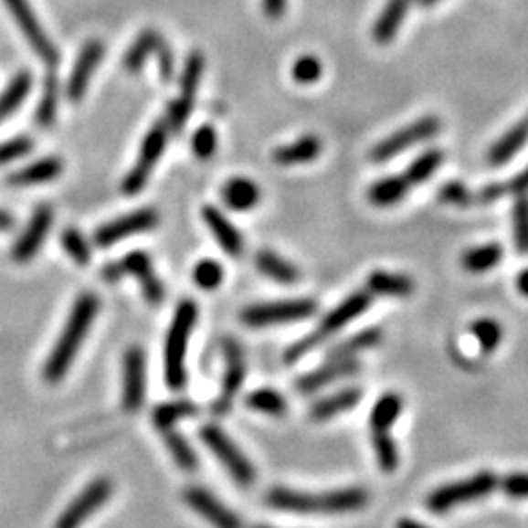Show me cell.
Returning <instances> with one entry per match:
<instances>
[{"instance_id": "obj_54", "label": "cell", "mask_w": 528, "mask_h": 528, "mask_svg": "<svg viewBox=\"0 0 528 528\" xmlns=\"http://www.w3.org/2000/svg\"><path fill=\"white\" fill-rule=\"evenodd\" d=\"M14 224H16V221H14V217L6 210H0V233L12 231Z\"/></svg>"}, {"instance_id": "obj_7", "label": "cell", "mask_w": 528, "mask_h": 528, "mask_svg": "<svg viewBox=\"0 0 528 528\" xmlns=\"http://www.w3.org/2000/svg\"><path fill=\"white\" fill-rule=\"evenodd\" d=\"M166 142H169V123L157 121L143 139V145L137 155L135 166L128 173V176L123 178L121 192L126 194V196H135V194L145 188L153 169H155L157 161L164 153Z\"/></svg>"}, {"instance_id": "obj_28", "label": "cell", "mask_w": 528, "mask_h": 528, "mask_svg": "<svg viewBox=\"0 0 528 528\" xmlns=\"http://www.w3.org/2000/svg\"><path fill=\"white\" fill-rule=\"evenodd\" d=\"M368 288L374 291V294H380V296L406 298L413 294L415 282L406 274L376 270L368 276Z\"/></svg>"}, {"instance_id": "obj_22", "label": "cell", "mask_w": 528, "mask_h": 528, "mask_svg": "<svg viewBox=\"0 0 528 528\" xmlns=\"http://www.w3.org/2000/svg\"><path fill=\"white\" fill-rule=\"evenodd\" d=\"M61 173H63L61 159L46 157V159H39L32 164L24 166L22 171L12 173L8 176V185H12V186L44 185V183H51V180L58 178Z\"/></svg>"}, {"instance_id": "obj_37", "label": "cell", "mask_w": 528, "mask_h": 528, "mask_svg": "<svg viewBox=\"0 0 528 528\" xmlns=\"http://www.w3.org/2000/svg\"><path fill=\"white\" fill-rule=\"evenodd\" d=\"M30 89H32L30 73H20L12 79L8 89L0 94V121H5L14 110L22 106Z\"/></svg>"}, {"instance_id": "obj_49", "label": "cell", "mask_w": 528, "mask_h": 528, "mask_svg": "<svg viewBox=\"0 0 528 528\" xmlns=\"http://www.w3.org/2000/svg\"><path fill=\"white\" fill-rule=\"evenodd\" d=\"M438 200L444 204H450V206L466 207L476 198H474V194L468 190L466 185L458 183V180H452V183H447L438 190Z\"/></svg>"}, {"instance_id": "obj_13", "label": "cell", "mask_w": 528, "mask_h": 528, "mask_svg": "<svg viewBox=\"0 0 528 528\" xmlns=\"http://www.w3.org/2000/svg\"><path fill=\"white\" fill-rule=\"evenodd\" d=\"M5 5L39 58L48 65L58 63L59 61L58 48L53 46V41L48 37L46 30L37 22V16L34 14L30 3H27V0H5Z\"/></svg>"}, {"instance_id": "obj_5", "label": "cell", "mask_w": 528, "mask_h": 528, "mask_svg": "<svg viewBox=\"0 0 528 528\" xmlns=\"http://www.w3.org/2000/svg\"><path fill=\"white\" fill-rule=\"evenodd\" d=\"M497 488V478L491 471H480L476 476H470L460 481H452L437 488L427 497V507L433 512H449L454 507H460L464 503L478 502L485 495L493 493Z\"/></svg>"}, {"instance_id": "obj_43", "label": "cell", "mask_w": 528, "mask_h": 528, "mask_svg": "<svg viewBox=\"0 0 528 528\" xmlns=\"http://www.w3.org/2000/svg\"><path fill=\"white\" fill-rule=\"evenodd\" d=\"M512 235H515L517 251L528 255V194L517 196L512 206Z\"/></svg>"}, {"instance_id": "obj_50", "label": "cell", "mask_w": 528, "mask_h": 528, "mask_svg": "<svg viewBox=\"0 0 528 528\" xmlns=\"http://www.w3.org/2000/svg\"><path fill=\"white\" fill-rule=\"evenodd\" d=\"M217 147V135L212 126H202L192 135V151L198 159H210Z\"/></svg>"}, {"instance_id": "obj_52", "label": "cell", "mask_w": 528, "mask_h": 528, "mask_svg": "<svg viewBox=\"0 0 528 528\" xmlns=\"http://www.w3.org/2000/svg\"><path fill=\"white\" fill-rule=\"evenodd\" d=\"M155 55H157V59H159V71H161V77L164 80H171L173 79V73H174V55L169 48V44H166L164 39L159 41V46L155 49Z\"/></svg>"}, {"instance_id": "obj_20", "label": "cell", "mask_w": 528, "mask_h": 528, "mask_svg": "<svg viewBox=\"0 0 528 528\" xmlns=\"http://www.w3.org/2000/svg\"><path fill=\"white\" fill-rule=\"evenodd\" d=\"M360 370V364L354 358H333V363H327L323 368H317L310 374H305L296 382V390L301 394H313L323 390L325 385L337 382L341 378L353 376Z\"/></svg>"}, {"instance_id": "obj_41", "label": "cell", "mask_w": 528, "mask_h": 528, "mask_svg": "<svg viewBox=\"0 0 528 528\" xmlns=\"http://www.w3.org/2000/svg\"><path fill=\"white\" fill-rule=\"evenodd\" d=\"M470 331H471V335L476 337V341L480 343L481 353H485V354L493 353L503 339L502 325H499L495 319H488V317L478 319V322L471 323Z\"/></svg>"}, {"instance_id": "obj_32", "label": "cell", "mask_w": 528, "mask_h": 528, "mask_svg": "<svg viewBox=\"0 0 528 528\" xmlns=\"http://www.w3.org/2000/svg\"><path fill=\"white\" fill-rule=\"evenodd\" d=\"M161 39L163 37L155 30H145V32L139 34L137 39L132 44V48L128 49L126 58H123V67H126L130 73L142 71L145 61L151 58L153 53H155Z\"/></svg>"}, {"instance_id": "obj_47", "label": "cell", "mask_w": 528, "mask_h": 528, "mask_svg": "<svg viewBox=\"0 0 528 528\" xmlns=\"http://www.w3.org/2000/svg\"><path fill=\"white\" fill-rule=\"evenodd\" d=\"M194 282L202 290H216L224 282V269L216 260H202L194 269Z\"/></svg>"}, {"instance_id": "obj_58", "label": "cell", "mask_w": 528, "mask_h": 528, "mask_svg": "<svg viewBox=\"0 0 528 528\" xmlns=\"http://www.w3.org/2000/svg\"><path fill=\"white\" fill-rule=\"evenodd\" d=\"M257 528H270V526H257Z\"/></svg>"}, {"instance_id": "obj_40", "label": "cell", "mask_w": 528, "mask_h": 528, "mask_svg": "<svg viewBox=\"0 0 528 528\" xmlns=\"http://www.w3.org/2000/svg\"><path fill=\"white\" fill-rule=\"evenodd\" d=\"M247 406L264 413V415H270V417H282L288 409V403L286 399L278 394L276 390H269V387H262V390L251 392L247 396Z\"/></svg>"}, {"instance_id": "obj_53", "label": "cell", "mask_w": 528, "mask_h": 528, "mask_svg": "<svg viewBox=\"0 0 528 528\" xmlns=\"http://www.w3.org/2000/svg\"><path fill=\"white\" fill-rule=\"evenodd\" d=\"M286 6H288V0H262L264 14H267V16L272 20L280 18L286 12Z\"/></svg>"}, {"instance_id": "obj_15", "label": "cell", "mask_w": 528, "mask_h": 528, "mask_svg": "<svg viewBox=\"0 0 528 528\" xmlns=\"http://www.w3.org/2000/svg\"><path fill=\"white\" fill-rule=\"evenodd\" d=\"M147 366L145 353L133 346L123 356V384H121V401L126 411H137L143 406L147 390Z\"/></svg>"}, {"instance_id": "obj_2", "label": "cell", "mask_w": 528, "mask_h": 528, "mask_svg": "<svg viewBox=\"0 0 528 528\" xmlns=\"http://www.w3.org/2000/svg\"><path fill=\"white\" fill-rule=\"evenodd\" d=\"M269 505L288 512H305V515H341L364 509L368 491L363 488H344L337 491L305 493L276 488L267 497Z\"/></svg>"}, {"instance_id": "obj_25", "label": "cell", "mask_w": 528, "mask_h": 528, "mask_svg": "<svg viewBox=\"0 0 528 528\" xmlns=\"http://www.w3.org/2000/svg\"><path fill=\"white\" fill-rule=\"evenodd\" d=\"M409 5L411 0H387V5L382 10L376 24H374L372 32L374 39H376L378 44H390V41L397 36L403 18H406V14L409 10Z\"/></svg>"}, {"instance_id": "obj_18", "label": "cell", "mask_w": 528, "mask_h": 528, "mask_svg": "<svg viewBox=\"0 0 528 528\" xmlns=\"http://www.w3.org/2000/svg\"><path fill=\"white\" fill-rule=\"evenodd\" d=\"M53 226V210L49 206H39L34 212L30 224L26 226L20 239L12 247V259L16 262H30L44 245Z\"/></svg>"}, {"instance_id": "obj_51", "label": "cell", "mask_w": 528, "mask_h": 528, "mask_svg": "<svg viewBox=\"0 0 528 528\" xmlns=\"http://www.w3.org/2000/svg\"><path fill=\"white\" fill-rule=\"evenodd\" d=\"M503 491L512 499H528V474H509L503 480Z\"/></svg>"}, {"instance_id": "obj_21", "label": "cell", "mask_w": 528, "mask_h": 528, "mask_svg": "<svg viewBox=\"0 0 528 528\" xmlns=\"http://www.w3.org/2000/svg\"><path fill=\"white\" fill-rule=\"evenodd\" d=\"M202 217L206 221L207 229L214 233V238L219 243V247L224 248V251L229 257H233V259L241 257V253H243V235L233 227L231 221L214 206H206L204 210H202Z\"/></svg>"}, {"instance_id": "obj_19", "label": "cell", "mask_w": 528, "mask_h": 528, "mask_svg": "<svg viewBox=\"0 0 528 528\" xmlns=\"http://www.w3.org/2000/svg\"><path fill=\"white\" fill-rule=\"evenodd\" d=\"M224 354H226V374H224V385H221V396L216 403V413H226L231 406V401L241 390L245 380V358L241 346L227 339L224 343Z\"/></svg>"}, {"instance_id": "obj_34", "label": "cell", "mask_w": 528, "mask_h": 528, "mask_svg": "<svg viewBox=\"0 0 528 528\" xmlns=\"http://www.w3.org/2000/svg\"><path fill=\"white\" fill-rule=\"evenodd\" d=\"M442 161H444V153L440 149H428L407 166V171L403 176H406L409 186L423 185L438 171Z\"/></svg>"}, {"instance_id": "obj_33", "label": "cell", "mask_w": 528, "mask_h": 528, "mask_svg": "<svg viewBox=\"0 0 528 528\" xmlns=\"http://www.w3.org/2000/svg\"><path fill=\"white\" fill-rule=\"evenodd\" d=\"M403 411V399L399 394H385L374 403L370 413L372 430H390Z\"/></svg>"}, {"instance_id": "obj_16", "label": "cell", "mask_w": 528, "mask_h": 528, "mask_svg": "<svg viewBox=\"0 0 528 528\" xmlns=\"http://www.w3.org/2000/svg\"><path fill=\"white\" fill-rule=\"evenodd\" d=\"M185 499L188 507L196 511L198 515L210 523L214 528H243L241 519L207 490L188 488L185 491Z\"/></svg>"}, {"instance_id": "obj_48", "label": "cell", "mask_w": 528, "mask_h": 528, "mask_svg": "<svg viewBox=\"0 0 528 528\" xmlns=\"http://www.w3.org/2000/svg\"><path fill=\"white\" fill-rule=\"evenodd\" d=\"M32 149H34V142L27 135L8 139V142L0 143V166L26 157Z\"/></svg>"}, {"instance_id": "obj_44", "label": "cell", "mask_w": 528, "mask_h": 528, "mask_svg": "<svg viewBox=\"0 0 528 528\" xmlns=\"http://www.w3.org/2000/svg\"><path fill=\"white\" fill-rule=\"evenodd\" d=\"M58 79L53 75L46 79V87L44 94H41V100L36 112V120L41 128H49L55 121V112H58Z\"/></svg>"}, {"instance_id": "obj_27", "label": "cell", "mask_w": 528, "mask_h": 528, "mask_svg": "<svg viewBox=\"0 0 528 528\" xmlns=\"http://www.w3.org/2000/svg\"><path fill=\"white\" fill-rule=\"evenodd\" d=\"M360 397H363V392H360L358 387H346V390H341L322 401H317L312 409V417L315 421L333 419V417L351 411L360 401Z\"/></svg>"}, {"instance_id": "obj_23", "label": "cell", "mask_w": 528, "mask_h": 528, "mask_svg": "<svg viewBox=\"0 0 528 528\" xmlns=\"http://www.w3.org/2000/svg\"><path fill=\"white\" fill-rule=\"evenodd\" d=\"M322 139L315 135H305L298 142L282 145L274 151V163L282 166H296V164H305L315 161L322 155Z\"/></svg>"}, {"instance_id": "obj_3", "label": "cell", "mask_w": 528, "mask_h": 528, "mask_svg": "<svg viewBox=\"0 0 528 528\" xmlns=\"http://www.w3.org/2000/svg\"><path fill=\"white\" fill-rule=\"evenodd\" d=\"M196 319H198L196 303L190 300L180 301L164 343V378L171 390H183L186 384V370H185L186 346L194 325H196Z\"/></svg>"}, {"instance_id": "obj_9", "label": "cell", "mask_w": 528, "mask_h": 528, "mask_svg": "<svg viewBox=\"0 0 528 528\" xmlns=\"http://www.w3.org/2000/svg\"><path fill=\"white\" fill-rule=\"evenodd\" d=\"M438 132H440V120L437 116H425L392 133L390 137H385L384 142H380L372 149L370 159L374 163H387L390 159L401 155V153H406L407 149L433 139L435 135H438Z\"/></svg>"}, {"instance_id": "obj_56", "label": "cell", "mask_w": 528, "mask_h": 528, "mask_svg": "<svg viewBox=\"0 0 528 528\" xmlns=\"http://www.w3.org/2000/svg\"><path fill=\"white\" fill-rule=\"evenodd\" d=\"M396 528H428L427 524H423V523H419V521H415V519H399V523H397V526Z\"/></svg>"}, {"instance_id": "obj_38", "label": "cell", "mask_w": 528, "mask_h": 528, "mask_svg": "<svg viewBox=\"0 0 528 528\" xmlns=\"http://www.w3.org/2000/svg\"><path fill=\"white\" fill-rule=\"evenodd\" d=\"M378 343H382V331L380 329H366L363 333H356L354 337L343 341L335 349L329 353V358H354V354L374 349Z\"/></svg>"}, {"instance_id": "obj_1", "label": "cell", "mask_w": 528, "mask_h": 528, "mask_svg": "<svg viewBox=\"0 0 528 528\" xmlns=\"http://www.w3.org/2000/svg\"><path fill=\"white\" fill-rule=\"evenodd\" d=\"M100 310V300L94 294H82L75 301L71 315H69L61 337L53 346V353L49 354L44 378L48 384H58L63 380L65 374L71 368L73 360L80 349L82 341L87 339L90 325L96 317V312Z\"/></svg>"}, {"instance_id": "obj_26", "label": "cell", "mask_w": 528, "mask_h": 528, "mask_svg": "<svg viewBox=\"0 0 528 528\" xmlns=\"http://www.w3.org/2000/svg\"><path fill=\"white\" fill-rule=\"evenodd\" d=\"M221 198L235 212H247L260 200L259 186L248 178H231L221 190Z\"/></svg>"}, {"instance_id": "obj_4", "label": "cell", "mask_w": 528, "mask_h": 528, "mask_svg": "<svg viewBox=\"0 0 528 528\" xmlns=\"http://www.w3.org/2000/svg\"><path fill=\"white\" fill-rule=\"evenodd\" d=\"M370 301H372V296L368 294V291H364V290L354 291L353 296L346 298L341 305H337V308L323 319V323L319 325L312 333V335H308L291 346V349L286 353L288 363H296V360H300L301 356H305L313 349H317V344H322L325 339L335 335L339 329H343L344 325H349L351 322H354L360 313H364L370 308Z\"/></svg>"}, {"instance_id": "obj_55", "label": "cell", "mask_w": 528, "mask_h": 528, "mask_svg": "<svg viewBox=\"0 0 528 528\" xmlns=\"http://www.w3.org/2000/svg\"><path fill=\"white\" fill-rule=\"evenodd\" d=\"M515 284H517V290L521 291V294H523L524 298H528V269H524V270H521V272L517 274Z\"/></svg>"}, {"instance_id": "obj_24", "label": "cell", "mask_w": 528, "mask_h": 528, "mask_svg": "<svg viewBox=\"0 0 528 528\" xmlns=\"http://www.w3.org/2000/svg\"><path fill=\"white\" fill-rule=\"evenodd\" d=\"M526 142H528V120L515 123L505 135L497 139L488 153V161L493 166H502L515 157L526 145Z\"/></svg>"}, {"instance_id": "obj_10", "label": "cell", "mask_w": 528, "mask_h": 528, "mask_svg": "<svg viewBox=\"0 0 528 528\" xmlns=\"http://www.w3.org/2000/svg\"><path fill=\"white\" fill-rule=\"evenodd\" d=\"M114 485L108 478L92 480L85 490H82L65 511L55 521V528H80L96 511H100L110 497H112Z\"/></svg>"}, {"instance_id": "obj_35", "label": "cell", "mask_w": 528, "mask_h": 528, "mask_svg": "<svg viewBox=\"0 0 528 528\" xmlns=\"http://www.w3.org/2000/svg\"><path fill=\"white\" fill-rule=\"evenodd\" d=\"M524 194H528V166L523 173H519L511 180H507V183H495V185L481 188L478 192L476 200L478 202H495V200L505 198V196H524Z\"/></svg>"}, {"instance_id": "obj_45", "label": "cell", "mask_w": 528, "mask_h": 528, "mask_svg": "<svg viewBox=\"0 0 528 528\" xmlns=\"http://www.w3.org/2000/svg\"><path fill=\"white\" fill-rule=\"evenodd\" d=\"M61 245L65 253L71 257L77 264H89L90 262V247L85 239V235L77 229H65L61 235Z\"/></svg>"}, {"instance_id": "obj_6", "label": "cell", "mask_w": 528, "mask_h": 528, "mask_svg": "<svg viewBox=\"0 0 528 528\" xmlns=\"http://www.w3.org/2000/svg\"><path fill=\"white\" fill-rule=\"evenodd\" d=\"M200 437L206 447L217 458L219 464L229 471V476L239 485H251L257 480V471L253 464L248 462V458L241 452L238 444H235L219 427L216 425L204 427L200 430Z\"/></svg>"}, {"instance_id": "obj_8", "label": "cell", "mask_w": 528, "mask_h": 528, "mask_svg": "<svg viewBox=\"0 0 528 528\" xmlns=\"http://www.w3.org/2000/svg\"><path fill=\"white\" fill-rule=\"evenodd\" d=\"M317 312L313 300H286L272 303H259L247 308L241 315L243 323L248 327H269V325H284L298 323L303 319L312 317Z\"/></svg>"}, {"instance_id": "obj_36", "label": "cell", "mask_w": 528, "mask_h": 528, "mask_svg": "<svg viewBox=\"0 0 528 528\" xmlns=\"http://www.w3.org/2000/svg\"><path fill=\"white\" fill-rule=\"evenodd\" d=\"M196 413H198V407L194 406L192 401H186V399L169 401L155 407V411H153V423H155L157 428L169 430L178 421L186 419V417H194Z\"/></svg>"}, {"instance_id": "obj_17", "label": "cell", "mask_w": 528, "mask_h": 528, "mask_svg": "<svg viewBox=\"0 0 528 528\" xmlns=\"http://www.w3.org/2000/svg\"><path fill=\"white\" fill-rule=\"evenodd\" d=\"M104 59V46L99 39H90L80 49L79 59L73 67L71 77H69L67 82V99L71 102H80L82 96H85L89 82L92 79V73L96 71V67L100 65Z\"/></svg>"}, {"instance_id": "obj_14", "label": "cell", "mask_w": 528, "mask_h": 528, "mask_svg": "<svg viewBox=\"0 0 528 528\" xmlns=\"http://www.w3.org/2000/svg\"><path fill=\"white\" fill-rule=\"evenodd\" d=\"M157 221H159L157 212L153 210V207H143V210L121 216L96 229L94 243L99 247H112L123 239L132 238V235L153 229L157 226Z\"/></svg>"}, {"instance_id": "obj_12", "label": "cell", "mask_w": 528, "mask_h": 528, "mask_svg": "<svg viewBox=\"0 0 528 528\" xmlns=\"http://www.w3.org/2000/svg\"><path fill=\"white\" fill-rule=\"evenodd\" d=\"M204 73V55L200 51H192L186 59L183 77H180V94L169 108V128L173 132H183L185 123L196 102V92L200 87V79Z\"/></svg>"}, {"instance_id": "obj_30", "label": "cell", "mask_w": 528, "mask_h": 528, "mask_svg": "<svg viewBox=\"0 0 528 528\" xmlns=\"http://www.w3.org/2000/svg\"><path fill=\"white\" fill-rule=\"evenodd\" d=\"M503 259V247L499 243L480 245L474 248H468L462 255V267L471 274H483L495 269Z\"/></svg>"}, {"instance_id": "obj_57", "label": "cell", "mask_w": 528, "mask_h": 528, "mask_svg": "<svg viewBox=\"0 0 528 528\" xmlns=\"http://www.w3.org/2000/svg\"><path fill=\"white\" fill-rule=\"evenodd\" d=\"M419 3H421L423 6H433V5L438 3V0H419Z\"/></svg>"}, {"instance_id": "obj_29", "label": "cell", "mask_w": 528, "mask_h": 528, "mask_svg": "<svg viewBox=\"0 0 528 528\" xmlns=\"http://www.w3.org/2000/svg\"><path fill=\"white\" fill-rule=\"evenodd\" d=\"M407 188L409 183L406 180V176H385L370 186L368 198L374 206L390 207L406 198Z\"/></svg>"}, {"instance_id": "obj_42", "label": "cell", "mask_w": 528, "mask_h": 528, "mask_svg": "<svg viewBox=\"0 0 528 528\" xmlns=\"http://www.w3.org/2000/svg\"><path fill=\"white\" fill-rule=\"evenodd\" d=\"M164 444L169 452L173 454L174 462L183 470H196L198 468V458L196 452L188 444V440L176 433V430H166L164 433Z\"/></svg>"}, {"instance_id": "obj_11", "label": "cell", "mask_w": 528, "mask_h": 528, "mask_svg": "<svg viewBox=\"0 0 528 528\" xmlns=\"http://www.w3.org/2000/svg\"><path fill=\"white\" fill-rule=\"evenodd\" d=\"M123 274H132L133 278H137L139 286L143 290V296L151 305H159L164 300L163 282L157 278L155 270H153V264L147 253L133 251L121 262L108 264L104 269V278L110 282L120 280Z\"/></svg>"}, {"instance_id": "obj_46", "label": "cell", "mask_w": 528, "mask_h": 528, "mask_svg": "<svg viewBox=\"0 0 528 528\" xmlns=\"http://www.w3.org/2000/svg\"><path fill=\"white\" fill-rule=\"evenodd\" d=\"M322 61L313 58V55H303V58H300L294 67H291V77H294V80L300 82V85H313V82L322 79Z\"/></svg>"}, {"instance_id": "obj_39", "label": "cell", "mask_w": 528, "mask_h": 528, "mask_svg": "<svg viewBox=\"0 0 528 528\" xmlns=\"http://www.w3.org/2000/svg\"><path fill=\"white\" fill-rule=\"evenodd\" d=\"M372 447L376 452L378 466L385 471V474H392L399 468V449L394 437L387 433V430H374L372 437Z\"/></svg>"}, {"instance_id": "obj_31", "label": "cell", "mask_w": 528, "mask_h": 528, "mask_svg": "<svg viewBox=\"0 0 528 528\" xmlns=\"http://www.w3.org/2000/svg\"><path fill=\"white\" fill-rule=\"evenodd\" d=\"M255 260H257L259 270L264 276H269L274 282L294 284L300 280V270L294 267V264L288 262L282 257H278L272 251H260Z\"/></svg>"}]
</instances>
